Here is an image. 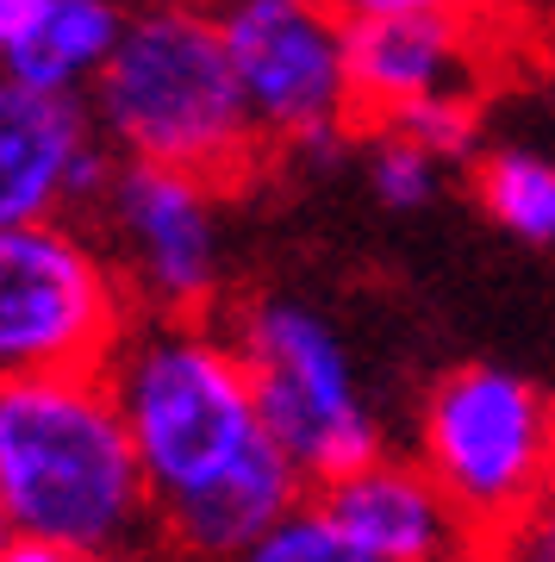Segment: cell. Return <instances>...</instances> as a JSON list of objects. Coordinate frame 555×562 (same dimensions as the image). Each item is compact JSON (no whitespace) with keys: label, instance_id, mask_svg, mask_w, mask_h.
Segmentation results:
<instances>
[{"label":"cell","instance_id":"1","mask_svg":"<svg viewBox=\"0 0 555 562\" xmlns=\"http://www.w3.org/2000/svg\"><path fill=\"white\" fill-rule=\"evenodd\" d=\"M175 562H238L299 506L306 475L275 443L231 331L200 313H144L106 362Z\"/></svg>","mask_w":555,"mask_h":562},{"label":"cell","instance_id":"2","mask_svg":"<svg viewBox=\"0 0 555 562\" xmlns=\"http://www.w3.org/2000/svg\"><path fill=\"white\" fill-rule=\"evenodd\" d=\"M0 506L13 538L100 562L162 550L157 501L106 369L0 382Z\"/></svg>","mask_w":555,"mask_h":562},{"label":"cell","instance_id":"3","mask_svg":"<svg viewBox=\"0 0 555 562\" xmlns=\"http://www.w3.org/2000/svg\"><path fill=\"white\" fill-rule=\"evenodd\" d=\"M88 106L113 157L194 169L218 188L250 176L262 157L225 38V7L213 0H138Z\"/></svg>","mask_w":555,"mask_h":562},{"label":"cell","instance_id":"4","mask_svg":"<svg viewBox=\"0 0 555 562\" xmlns=\"http://www.w3.org/2000/svg\"><path fill=\"white\" fill-rule=\"evenodd\" d=\"M418 462L450 487L487 550L555 494V401L499 362H462L418 413Z\"/></svg>","mask_w":555,"mask_h":562},{"label":"cell","instance_id":"5","mask_svg":"<svg viewBox=\"0 0 555 562\" xmlns=\"http://www.w3.org/2000/svg\"><path fill=\"white\" fill-rule=\"evenodd\" d=\"M132 306L125 276L76 220L0 225V382L100 375Z\"/></svg>","mask_w":555,"mask_h":562},{"label":"cell","instance_id":"6","mask_svg":"<svg viewBox=\"0 0 555 562\" xmlns=\"http://www.w3.org/2000/svg\"><path fill=\"white\" fill-rule=\"evenodd\" d=\"M231 338L250 362L262 419L313 487L381 457V419L356 375V357L318 306L294 294H262L231 319Z\"/></svg>","mask_w":555,"mask_h":562},{"label":"cell","instance_id":"7","mask_svg":"<svg viewBox=\"0 0 555 562\" xmlns=\"http://www.w3.org/2000/svg\"><path fill=\"white\" fill-rule=\"evenodd\" d=\"M100 250L144 313H206L225 288V206L218 181L169 162L120 157L94 194Z\"/></svg>","mask_w":555,"mask_h":562},{"label":"cell","instance_id":"8","mask_svg":"<svg viewBox=\"0 0 555 562\" xmlns=\"http://www.w3.org/2000/svg\"><path fill=\"white\" fill-rule=\"evenodd\" d=\"M225 38L238 63V88L262 144L275 150H331L362 120L350 20L331 0H262L231 7Z\"/></svg>","mask_w":555,"mask_h":562},{"label":"cell","instance_id":"9","mask_svg":"<svg viewBox=\"0 0 555 562\" xmlns=\"http://www.w3.org/2000/svg\"><path fill=\"white\" fill-rule=\"evenodd\" d=\"M113 176V144L81 94H50L0 69V225L69 220Z\"/></svg>","mask_w":555,"mask_h":562},{"label":"cell","instance_id":"10","mask_svg":"<svg viewBox=\"0 0 555 562\" xmlns=\"http://www.w3.org/2000/svg\"><path fill=\"white\" fill-rule=\"evenodd\" d=\"M318 506L375 562H487V538L424 462L381 450L318 487Z\"/></svg>","mask_w":555,"mask_h":562},{"label":"cell","instance_id":"11","mask_svg":"<svg viewBox=\"0 0 555 562\" xmlns=\"http://www.w3.org/2000/svg\"><path fill=\"white\" fill-rule=\"evenodd\" d=\"M350 69L362 120L387 125L418 106L475 101L480 44L468 13H381L350 20Z\"/></svg>","mask_w":555,"mask_h":562},{"label":"cell","instance_id":"12","mask_svg":"<svg viewBox=\"0 0 555 562\" xmlns=\"http://www.w3.org/2000/svg\"><path fill=\"white\" fill-rule=\"evenodd\" d=\"M125 20H132L125 0H44L20 50L7 57V76L88 101L94 81L106 76V63H113V50H120Z\"/></svg>","mask_w":555,"mask_h":562},{"label":"cell","instance_id":"13","mask_svg":"<svg viewBox=\"0 0 555 562\" xmlns=\"http://www.w3.org/2000/svg\"><path fill=\"white\" fill-rule=\"evenodd\" d=\"M475 201L506 238L531 244V250H555V157L518 150V144L487 150L475 169Z\"/></svg>","mask_w":555,"mask_h":562},{"label":"cell","instance_id":"14","mask_svg":"<svg viewBox=\"0 0 555 562\" xmlns=\"http://www.w3.org/2000/svg\"><path fill=\"white\" fill-rule=\"evenodd\" d=\"M443 169H450V157H437L424 138L399 132V125H375V144H369V188H375L381 206H394V213L431 206L437 188H443Z\"/></svg>","mask_w":555,"mask_h":562},{"label":"cell","instance_id":"15","mask_svg":"<svg viewBox=\"0 0 555 562\" xmlns=\"http://www.w3.org/2000/svg\"><path fill=\"white\" fill-rule=\"evenodd\" d=\"M238 562H375V557H369L318 501H299L294 513H281Z\"/></svg>","mask_w":555,"mask_h":562},{"label":"cell","instance_id":"16","mask_svg":"<svg viewBox=\"0 0 555 562\" xmlns=\"http://www.w3.org/2000/svg\"><path fill=\"white\" fill-rule=\"evenodd\" d=\"M487 562H555V494L536 501L531 513L487 550Z\"/></svg>","mask_w":555,"mask_h":562},{"label":"cell","instance_id":"17","mask_svg":"<svg viewBox=\"0 0 555 562\" xmlns=\"http://www.w3.org/2000/svg\"><path fill=\"white\" fill-rule=\"evenodd\" d=\"M343 20H381V13H475L480 0H331Z\"/></svg>","mask_w":555,"mask_h":562},{"label":"cell","instance_id":"18","mask_svg":"<svg viewBox=\"0 0 555 562\" xmlns=\"http://www.w3.org/2000/svg\"><path fill=\"white\" fill-rule=\"evenodd\" d=\"M44 0H0V69H7V57L20 50V38L32 32V20H38Z\"/></svg>","mask_w":555,"mask_h":562},{"label":"cell","instance_id":"19","mask_svg":"<svg viewBox=\"0 0 555 562\" xmlns=\"http://www.w3.org/2000/svg\"><path fill=\"white\" fill-rule=\"evenodd\" d=\"M0 562H100V557H81V550H63V543H38V538H13L0 550Z\"/></svg>","mask_w":555,"mask_h":562},{"label":"cell","instance_id":"20","mask_svg":"<svg viewBox=\"0 0 555 562\" xmlns=\"http://www.w3.org/2000/svg\"><path fill=\"white\" fill-rule=\"evenodd\" d=\"M7 543H13V525H7V506H0V550H7Z\"/></svg>","mask_w":555,"mask_h":562},{"label":"cell","instance_id":"21","mask_svg":"<svg viewBox=\"0 0 555 562\" xmlns=\"http://www.w3.org/2000/svg\"><path fill=\"white\" fill-rule=\"evenodd\" d=\"M213 7H225V13H231V7H262V0H213Z\"/></svg>","mask_w":555,"mask_h":562}]
</instances>
